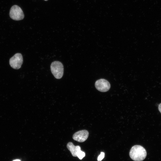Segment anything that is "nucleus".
<instances>
[{
	"mask_svg": "<svg viewBox=\"0 0 161 161\" xmlns=\"http://www.w3.org/2000/svg\"><path fill=\"white\" fill-rule=\"evenodd\" d=\"M130 158L134 161H142L145 159L147 152L143 146L136 145L132 146L129 152Z\"/></svg>",
	"mask_w": 161,
	"mask_h": 161,
	"instance_id": "1",
	"label": "nucleus"
},
{
	"mask_svg": "<svg viewBox=\"0 0 161 161\" xmlns=\"http://www.w3.org/2000/svg\"><path fill=\"white\" fill-rule=\"evenodd\" d=\"M51 72L56 79H60L63 76L64 74V66L62 63L55 61L52 62L50 66Z\"/></svg>",
	"mask_w": 161,
	"mask_h": 161,
	"instance_id": "2",
	"label": "nucleus"
},
{
	"mask_svg": "<svg viewBox=\"0 0 161 161\" xmlns=\"http://www.w3.org/2000/svg\"><path fill=\"white\" fill-rule=\"evenodd\" d=\"M9 15L11 18L16 21L21 20L24 18L22 10L17 5H14L11 7Z\"/></svg>",
	"mask_w": 161,
	"mask_h": 161,
	"instance_id": "3",
	"label": "nucleus"
},
{
	"mask_svg": "<svg viewBox=\"0 0 161 161\" xmlns=\"http://www.w3.org/2000/svg\"><path fill=\"white\" fill-rule=\"evenodd\" d=\"M23 59L22 55L20 53H17L11 57L9 60L10 66L15 69H20L22 64Z\"/></svg>",
	"mask_w": 161,
	"mask_h": 161,
	"instance_id": "4",
	"label": "nucleus"
},
{
	"mask_svg": "<svg viewBox=\"0 0 161 161\" xmlns=\"http://www.w3.org/2000/svg\"><path fill=\"white\" fill-rule=\"evenodd\" d=\"M95 87L99 91L105 92L108 91L110 88L109 83L106 80L101 79L96 81Z\"/></svg>",
	"mask_w": 161,
	"mask_h": 161,
	"instance_id": "5",
	"label": "nucleus"
},
{
	"mask_svg": "<svg viewBox=\"0 0 161 161\" xmlns=\"http://www.w3.org/2000/svg\"><path fill=\"white\" fill-rule=\"evenodd\" d=\"M89 136V132L86 130H81L75 133L73 135V139L79 142L86 141Z\"/></svg>",
	"mask_w": 161,
	"mask_h": 161,
	"instance_id": "6",
	"label": "nucleus"
},
{
	"mask_svg": "<svg viewBox=\"0 0 161 161\" xmlns=\"http://www.w3.org/2000/svg\"><path fill=\"white\" fill-rule=\"evenodd\" d=\"M66 146L74 157H77L78 153L81 151L80 147L79 146H75L71 142H69L67 144Z\"/></svg>",
	"mask_w": 161,
	"mask_h": 161,
	"instance_id": "7",
	"label": "nucleus"
},
{
	"mask_svg": "<svg viewBox=\"0 0 161 161\" xmlns=\"http://www.w3.org/2000/svg\"><path fill=\"white\" fill-rule=\"evenodd\" d=\"M85 153L81 150L79 151L77 154V157L80 160L82 159L85 156Z\"/></svg>",
	"mask_w": 161,
	"mask_h": 161,
	"instance_id": "8",
	"label": "nucleus"
},
{
	"mask_svg": "<svg viewBox=\"0 0 161 161\" xmlns=\"http://www.w3.org/2000/svg\"><path fill=\"white\" fill-rule=\"evenodd\" d=\"M105 154L103 152H101L99 156L97 158L98 161H101L104 157Z\"/></svg>",
	"mask_w": 161,
	"mask_h": 161,
	"instance_id": "9",
	"label": "nucleus"
},
{
	"mask_svg": "<svg viewBox=\"0 0 161 161\" xmlns=\"http://www.w3.org/2000/svg\"><path fill=\"white\" fill-rule=\"evenodd\" d=\"M158 109L161 113V103H160L158 106Z\"/></svg>",
	"mask_w": 161,
	"mask_h": 161,
	"instance_id": "10",
	"label": "nucleus"
},
{
	"mask_svg": "<svg viewBox=\"0 0 161 161\" xmlns=\"http://www.w3.org/2000/svg\"><path fill=\"white\" fill-rule=\"evenodd\" d=\"M13 161H21L20 160L18 159H17L13 160Z\"/></svg>",
	"mask_w": 161,
	"mask_h": 161,
	"instance_id": "11",
	"label": "nucleus"
},
{
	"mask_svg": "<svg viewBox=\"0 0 161 161\" xmlns=\"http://www.w3.org/2000/svg\"><path fill=\"white\" fill-rule=\"evenodd\" d=\"M44 0L45 1H47L48 0Z\"/></svg>",
	"mask_w": 161,
	"mask_h": 161,
	"instance_id": "12",
	"label": "nucleus"
}]
</instances>
